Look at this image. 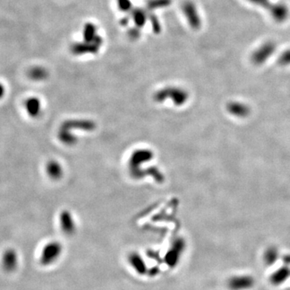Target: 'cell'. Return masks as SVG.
<instances>
[{
    "label": "cell",
    "instance_id": "9c48e42d",
    "mask_svg": "<svg viewBox=\"0 0 290 290\" xmlns=\"http://www.w3.org/2000/svg\"><path fill=\"white\" fill-rule=\"evenodd\" d=\"M102 45L99 44H92V43L77 42L74 43L71 46V52L76 56L81 55L95 54L99 52V49Z\"/></svg>",
    "mask_w": 290,
    "mask_h": 290
},
{
    "label": "cell",
    "instance_id": "3957f363",
    "mask_svg": "<svg viewBox=\"0 0 290 290\" xmlns=\"http://www.w3.org/2000/svg\"><path fill=\"white\" fill-rule=\"evenodd\" d=\"M62 244L57 241H52L47 243L43 248L40 256V263L44 266H50L57 261L60 256H62Z\"/></svg>",
    "mask_w": 290,
    "mask_h": 290
},
{
    "label": "cell",
    "instance_id": "ffe728a7",
    "mask_svg": "<svg viewBox=\"0 0 290 290\" xmlns=\"http://www.w3.org/2000/svg\"><path fill=\"white\" fill-rule=\"evenodd\" d=\"M5 94V87L4 85H2V83H0V99L2 98V96Z\"/></svg>",
    "mask_w": 290,
    "mask_h": 290
},
{
    "label": "cell",
    "instance_id": "277c9868",
    "mask_svg": "<svg viewBox=\"0 0 290 290\" xmlns=\"http://www.w3.org/2000/svg\"><path fill=\"white\" fill-rule=\"evenodd\" d=\"M253 4L260 6L271 14L273 19L277 22L286 21L289 17V9L283 4H275L269 2V0H248Z\"/></svg>",
    "mask_w": 290,
    "mask_h": 290
},
{
    "label": "cell",
    "instance_id": "9a60e30c",
    "mask_svg": "<svg viewBox=\"0 0 290 290\" xmlns=\"http://www.w3.org/2000/svg\"><path fill=\"white\" fill-rule=\"evenodd\" d=\"M25 103H26L27 111L30 116H33L32 117H35L38 116V114H40L41 111L40 99H38L37 98H31L28 99Z\"/></svg>",
    "mask_w": 290,
    "mask_h": 290
},
{
    "label": "cell",
    "instance_id": "d6986e66",
    "mask_svg": "<svg viewBox=\"0 0 290 290\" xmlns=\"http://www.w3.org/2000/svg\"><path fill=\"white\" fill-rule=\"evenodd\" d=\"M279 62L285 66L290 64V50H286L281 55L279 58Z\"/></svg>",
    "mask_w": 290,
    "mask_h": 290
},
{
    "label": "cell",
    "instance_id": "5b68a950",
    "mask_svg": "<svg viewBox=\"0 0 290 290\" xmlns=\"http://www.w3.org/2000/svg\"><path fill=\"white\" fill-rule=\"evenodd\" d=\"M185 248H186L185 241L182 239H176L165 256V259L167 265L171 268H174L180 261V259L184 253Z\"/></svg>",
    "mask_w": 290,
    "mask_h": 290
},
{
    "label": "cell",
    "instance_id": "2e32d148",
    "mask_svg": "<svg viewBox=\"0 0 290 290\" xmlns=\"http://www.w3.org/2000/svg\"><path fill=\"white\" fill-rule=\"evenodd\" d=\"M147 13L144 12V10L136 9L132 12V19L134 21L136 26L138 28H143L144 26V24H146L147 19Z\"/></svg>",
    "mask_w": 290,
    "mask_h": 290
},
{
    "label": "cell",
    "instance_id": "ac0fdd59",
    "mask_svg": "<svg viewBox=\"0 0 290 290\" xmlns=\"http://www.w3.org/2000/svg\"><path fill=\"white\" fill-rule=\"evenodd\" d=\"M117 4L121 11L128 12L132 9V4L130 0H117Z\"/></svg>",
    "mask_w": 290,
    "mask_h": 290
},
{
    "label": "cell",
    "instance_id": "8fae6325",
    "mask_svg": "<svg viewBox=\"0 0 290 290\" xmlns=\"http://www.w3.org/2000/svg\"><path fill=\"white\" fill-rule=\"evenodd\" d=\"M60 224L63 233L67 236L73 235L76 231L75 222L70 212L65 210L60 217Z\"/></svg>",
    "mask_w": 290,
    "mask_h": 290
},
{
    "label": "cell",
    "instance_id": "e0dca14e",
    "mask_svg": "<svg viewBox=\"0 0 290 290\" xmlns=\"http://www.w3.org/2000/svg\"><path fill=\"white\" fill-rule=\"evenodd\" d=\"M171 3V0H149L147 7L149 10H156L167 7Z\"/></svg>",
    "mask_w": 290,
    "mask_h": 290
},
{
    "label": "cell",
    "instance_id": "7a4b0ae2",
    "mask_svg": "<svg viewBox=\"0 0 290 290\" xmlns=\"http://www.w3.org/2000/svg\"><path fill=\"white\" fill-rule=\"evenodd\" d=\"M154 157V153L150 149H139L135 150L128 160V170L131 176L135 178L141 166L149 162Z\"/></svg>",
    "mask_w": 290,
    "mask_h": 290
},
{
    "label": "cell",
    "instance_id": "5bb4252c",
    "mask_svg": "<svg viewBox=\"0 0 290 290\" xmlns=\"http://www.w3.org/2000/svg\"><path fill=\"white\" fill-rule=\"evenodd\" d=\"M46 170H47L48 175L53 180L60 179L63 175L62 166L57 161H50L48 163Z\"/></svg>",
    "mask_w": 290,
    "mask_h": 290
},
{
    "label": "cell",
    "instance_id": "7c38bea8",
    "mask_svg": "<svg viewBox=\"0 0 290 290\" xmlns=\"http://www.w3.org/2000/svg\"><path fill=\"white\" fill-rule=\"evenodd\" d=\"M128 262L135 271L139 275H144L148 272L145 262L138 253H131L128 256Z\"/></svg>",
    "mask_w": 290,
    "mask_h": 290
},
{
    "label": "cell",
    "instance_id": "6da1fadb",
    "mask_svg": "<svg viewBox=\"0 0 290 290\" xmlns=\"http://www.w3.org/2000/svg\"><path fill=\"white\" fill-rule=\"evenodd\" d=\"M156 102H163L170 99L175 106H181L186 104L189 99V94L183 88L177 86H166L156 91L154 95Z\"/></svg>",
    "mask_w": 290,
    "mask_h": 290
},
{
    "label": "cell",
    "instance_id": "30bf717a",
    "mask_svg": "<svg viewBox=\"0 0 290 290\" xmlns=\"http://www.w3.org/2000/svg\"><path fill=\"white\" fill-rule=\"evenodd\" d=\"M83 41L92 44L102 45L103 40L101 36L98 34L96 25L92 23H87L83 28Z\"/></svg>",
    "mask_w": 290,
    "mask_h": 290
},
{
    "label": "cell",
    "instance_id": "ba28073f",
    "mask_svg": "<svg viewBox=\"0 0 290 290\" xmlns=\"http://www.w3.org/2000/svg\"><path fill=\"white\" fill-rule=\"evenodd\" d=\"M19 256L17 251L12 248H8L5 251L2 256V267L5 272L8 273H13L19 266Z\"/></svg>",
    "mask_w": 290,
    "mask_h": 290
},
{
    "label": "cell",
    "instance_id": "4fadbf2b",
    "mask_svg": "<svg viewBox=\"0 0 290 290\" xmlns=\"http://www.w3.org/2000/svg\"><path fill=\"white\" fill-rule=\"evenodd\" d=\"M28 75H29V78L33 81L43 82L49 78L50 73L43 66H34L29 69Z\"/></svg>",
    "mask_w": 290,
    "mask_h": 290
},
{
    "label": "cell",
    "instance_id": "52a82bcc",
    "mask_svg": "<svg viewBox=\"0 0 290 290\" xmlns=\"http://www.w3.org/2000/svg\"><path fill=\"white\" fill-rule=\"evenodd\" d=\"M276 44L272 41L264 43L256 50L252 55V60L256 64H262L273 54L276 50Z\"/></svg>",
    "mask_w": 290,
    "mask_h": 290
},
{
    "label": "cell",
    "instance_id": "8992f818",
    "mask_svg": "<svg viewBox=\"0 0 290 290\" xmlns=\"http://www.w3.org/2000/svg\"><path fill=\"white\" fill-rule=\"evenodd\" d=\"M182 12L189 26L194 30H198L202 26V19L196 5L190 1H187L182 6Z\"/></svg>",
    "mask_w": 290,
    "mask_h": 290
}]
</instances>
